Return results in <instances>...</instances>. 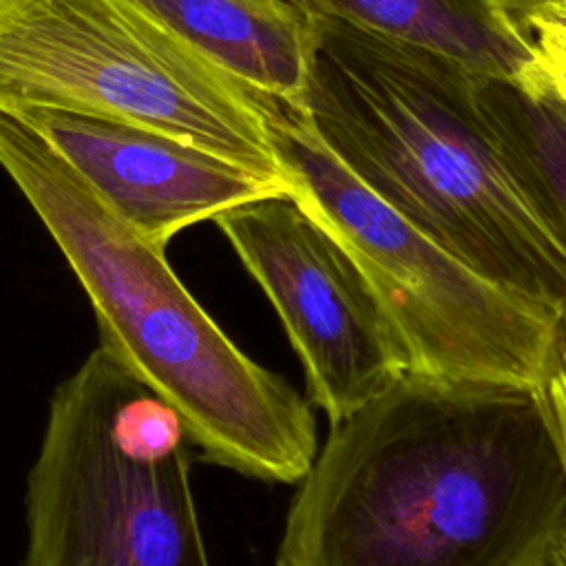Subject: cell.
I'll use <instances>...</instances> for the list:
<instances>
[{"label":"cell","instance_id":"cell-14","mask_svg":"<svg viewBox=\"0 0 566 566\" xmlns=\"http://www.w3.org/2000/svg\"><path fill=\"white\" fill-rule=\"evenodd\" d=\"M495 9H500L520 31L524 22L542 11H559L566 9V0H489Z\"/></svg>","mask_w":566,"mask_h":566},{"label":"cell","instance_id":"cell-7","mask_svg":"<svg viewBox=\"0 0 566 566\" xmlns=\"http://www.w3.org/2000/svg\"><path fill=\"white\" fill-rule=\"evenodd\" d=\"M212 221L279 314L307 398L329 424L409 371L407 349L367 279L290 192L239 203Z\"/></svg>","mask_w":566,"mask_h":566},{"label":"cell","instance_id":"cell-6","mask_svg":"<svg viewBox=\"0 0 566 566\" xmlns=\"http://www.w3.org/2000/svg\"><path fill=\"white\" fill-rule=\"evenodd\" d=\"M265 97L137 0H0V111L126 119L285 179Z\"/></svg>","mask_w":566,"mask_h":566},{"label":"cell","instance_id":"cell-11","mask_svg":"<svg viewBox=\"0 0 566 566\" xmlns=\"http://www.w3.org/2000/svg\"><path fill=\"white\" fill-rule=\"evenodd\" d=\"M478 88L506 166L566 256V106L502 77L480 75Z\"/></svg>","mask_w":566,"mask_h":566},{"label":"cell","instance_id":"cell-8","mask_svg":"<svg viewBox=\"0 0 566 566\" xmlns=\"http://www.w3.org/2000/svg\"><path fill=\"white\" fill-rule=\"evenodd\" d=\"M13 115L40 133L144 241L164 250L181 230L228 208L292 192L287 179L252 172L135 122L35 106Z\"/></svg>","mask_w":566,"mask_h":566},{"label":"cell","instance_id":"cell-13","mask_svg":"<svg viewBox=\"0 0 566 566\" xmlns=\"http://www.w3.org/2000/svg\"><path fill=\"white\" fill-rule=\"evenodd\" d=\"M539 394L546 402V409L562 449L564 467H566V307L562 310L557 347H555L551 367L539 385ZM542 566H566V515Z\"/></svg>","mask_w":566,"mask_h":566},{"label":"cell","instance_id":"cell-4","mask_svg":"<svg viewBox=\"0 0 566 566\" xmlns=\"http://www.w3.org/2000/svg\"><path fill=\"white\" fill-rule=\"evenodd\" d=\"M181 418L97 345L51 394L22 566H212Z\"/></svg>","mask_w":566,"mask_h":566},{"label":"cell","instance_id":"cell-1","mask_svg":"<svg viewBox=\"0 0 566 566\" xmlns=\"http://www.w3.org/2000/svg\"><path fill=\"white\" fill-rule=\"evenodd\" d=\"M276 566H542L566 467L539 389L407 371L334 422Z\"/></svg>","mask_w":566,"mask_h":566},{"label":"cell","instance_id":"cell-12","mask_svg":"<svg viewBox=\"0 0 566 566\" xmlns=\"http://www.w3.org/2000/svg\"><path fill=\"white\" fill-rule=\"evenodd\" d=\"M522 33L531 46L537 88L548 91L566 106V9L531 15Z\"/></svg>","mask_w":566,"mask_h":566},{"label":"cell","instance_id":"cell-9","mask_svg":"<svg viewBox=\"0 0 566 566\" xmlns=\"http://www.w3.org/2000/svg\"><path fill=\"white\" fill-rule=\"evenodd\" d=\"M256 93L301 108L316 15L296 0H137Z\"/></svg>","mask_w":566,"mask_h":566},{"label":"cell","instance_id":"cell-10","mask_svg":"<svg viewBox=\"0 0 566 566\" xmlns=\"http://www.w3.org/2000/svg\"><path fill=\"white\" fill-rule=\"evenodd\" d=\"M314 15L405 40L486 77L535 88L526 35L489 0H296Z\"/></svg>","mask_w":566,"mask_h":566},{"label":"cell","instance_id":"cell-5","mask_svg":"<svg viewBox=\"0 0 566 566\" xmlns=\"http://www.w3.org/2000/svg\"><path fill=\"white\" fill-rule=\"evenodd\" d=\"M292 197L345 248L391 318L409 371L539 389L562 312L478 274L371 192L303 113L265 97Z\"/></svg>","mask_w":566,"mask_h":566},{"label":"cell","instance_id":"cell-2","mask_svg":"<svg viewBox=\"0 0 566 566\" xmlns=\"http://www.w3.org/2000/svg\"><path fill=\"white\" fill-rule=\"evenodd\" d=\"M478 80L438 51L316 15L298 111L420 232L493 283L562 312L566 256L506 166Z\"/></svg>","mask_w":566,"mask_h":566},{"label":"cell","instance_id":"cell-3","mask_svg":"<svg viewBox=\"0 0 566 566\" xmlns=\"http://www.w3.org/2000/svg\"><path fill=\"white\" fill-rule=\"evenodd\" d=\"M0 166L80 281L99 345L172 407L201 460L265 482H298L318 451L307 398L252 360L181 283L166 250L144 241L7 111Z\"/></svg>","mask_w":566,"mask_h":566}]
</instances>
